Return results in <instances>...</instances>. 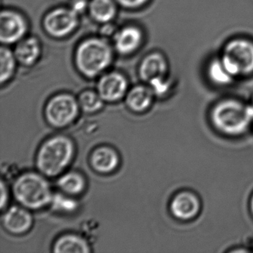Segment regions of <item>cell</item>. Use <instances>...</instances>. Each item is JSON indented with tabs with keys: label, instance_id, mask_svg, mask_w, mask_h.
<instances>
[{
	"label": "cell",
	"instance_id": "obj_1",
	"mask_svg": "<svg viewBox=\"0 0 253 253\" xmlns=\"http://www.w3.org/2000/svg\"><path fill=\"white\" fill-rule=\"evenodd\" d=\"M114 47L107 39L90 38L77 47L75 63L80 73L88 78L101 76L114 60Z\"/></svg>",
	"mask_w": 253,
	"mask_h": 253
},
{
	"label": "cell",
	"instance_id": "obj_2",
	"mask_svg": "<svg viewBox=\"0 0 253 253\" xmlns=\"http://www.w3.org/2000/svg\"><path fill=\"white\" fill-rule=\"evenodd\" d=\"M211 121L216 129L223 134L241 135L253 122V106L235 100H223L211 110Z\"/></svg>",
	"mask_w": 253,
	"mask_h": 253
},
{
	"label": "cell",
	"instance_id": "obj_3",
	"mask_svg": "<svg viewBox=\"0 0 253 253\" xmlns=\"http://www.w3.org/2000/svg\"><path fill=\"white\" fill-rule=\"evenodd\" d=\"M72 140L57 136L43 143L38 154L37 165L42 174L53 177L61 173L72 161L74 155Z\"/></svg>",
	"mask_w": 253,
	"mask_h": 253
},
{
	"label": "cell",
	"instance_id": "obj_4",
	"mask_svg": "<svg viewBox=\"0 0 253 253\" xmlns=\"http://www.w3.org/2000/svg\"><path fill=\"white\" fill-rule=\"evenodd\" d=\"M13 191L17 201L33 210L48 205L53 199L49 183L35 173H26L20 176L14 183Z\"/></svg>",
	"mask_w": 253,
	"mask_h": 253
},
{
	"label": "cell",
	"instance_id": "obj_5",
	"mask_svg": "<svg viewBox=\"0 0 253 253\" xmlns=\"http://www.w3.org/2000/svg\"><path fill=\"white\" fill-rule=\"evenodd\" d=\"M220 58L234 78L250 75L253 73V42L244 39L231 41Z\"/></svg>",
	"mask_w": 253,
	"mask_h": 253
},
{
	"label": "cell",
	"instance_id": "obj_6",
	"mask_svg": "<svg viewBox=\"0 0 253 253\" xmlns=\"http://www.w3.org/2000/svg\"><path fill=\"white\" fill-rule=\"evenodd\" d=\"M138 72L140 79L149 84L154 94L163 95L168 92L171 81L168 63L164 55L158 52L148 54L142 60Z\"/></svg>",
	"mask_w": 253,
	"mask_h": 253
},
{
	"label": "cell",
	"instance_id": "obj_7",
	"mask_svg": "<svg viewBox=\"0 0 253 253\" xmlns=\"http://www.w3.org/2000/svg\"><path fill=\"white\" fill-rule=\"evenodd\" d=\"M79 24V14L73 8H57L50 11L42 21L44 30L51 38L61 39L72 33Z\"/></svg>",
	"mask_w": 253,
	"mask_h": 253
},
{
	"label": "cell",
	"instance_id": "obj_8",
	"mask_svg": "<svg viewBox=\"0 0 253 253\" xmlns=\"http://www.w3.org/2000/svg\"><path fill=\"white\" fill-rule=\"evenodd\" d=\"M79 103L69 94L54 96L45 108V115L50 124L63 127L75 121L78 116Z\"/></svg>",
	"mask_w": 253,
	"mask_h": 253
},
{
	"label": "cell",
	"instance_id": "obj_9",
	"mask_svg": "<svg viewBox=\"0 0 253 253\" xmlns=\"http://www.w3.org/2000/svg\"><path fill=\"white\" fill-rule=\"evenodd\" d=\"M29 26L24 16L15 10H2L0 15V41L2 45L17 44L26 38Z\"/></svg>",
	"mask_w": 253,
	"mask_h": 253
},
{
	"label": "cell",
	"instance_id": "obj_10",
	"mask_svg": "<svg viewBox=\"0 0 253 253\" xmlns=\"http://www.w3.org/2000/svg\"><path fill=\"white\" fill-rule=\"evenodd\" d=\"M128 81L123 74L111 72L103 74L97 83V92L108 102L121 100L126 94Z\"/></svg>",
	"mask_w": 253,
	"mask_h": 253
},
{
	"label": "cell",
	"instance_id": "obj_11",
	"mask_svg": "<svg viewBox=\"0 0 253 253\" xmlns=\"http://www.w3.org/2000/svg\"><path fill=\"white\" fill-rule=\"evenodd\" d=\"M143 41V34L140 28L126 26L118 29L114 36V49L121 55H130L141 46Z\"/></svg>",
	"mask_w": 253,
	"mask_h": 253
},
{
	"label": "cell",
	"instance_id": "obj_12",
	"mask_svg": "<svg viewBox=\"0 0 253 253\" xmlns=\"http://www.w3.org/2000/svg\"><path fill=\"white\" fill-rule=\"evenodd\" d=\"M201 204L198 197L193 192L183 191L173 198L170 204L171 214L179 220L195 218L201 211Z\"/></svg>",
	"mask_w": 253,
	"mask_h": 253
},
{
	"label": "cell",
	"instance_id": "obj_13",
	"mask_svg": "<svg viewBox=\"0 0 253 253\" xmlns=\"http://www.w3.org/2000/svg\"><path fill=\"white\" fill-rule=\"evenodd\" d=\"M42 47L35 37H26L16 44L14 53L19 64L31 66L35 64L41 57Z\"/></svg>",
	"mask_w": 253,
	"mask_h": 253
},
{
	"label": "cell",
	"instance_id": "obj_14",
	"mask_svg": "<svg viewBox=\"0 0 253 253\" xmlns=\"http://www.w3.org/2000/svg\"><path fill=\"white\" fill-rule=\"evenodd\" d=\"M3 225L11 233L21 234L30 229L32 217L30 213L19 207L10 208L3 216Z\"/></svg>",
	"mask_w": 253,
	"mask_h": 253
},
{
	"label": "cell",
	"instance_id": "obj_15",
	"mask_svg": "<svg viewBox=\"0 0 253 253\" xmlns=\"http://www.w3.org/2000/svg\"><path fill=\"white\" fill-rule=\"evenodd\" d=\"M117 5L115 0H90L87 8L94 21L106 24L111 23L116 16Z\"/></svg>",
	"mask_w": 253,
	"mask_h": 253
},
{
	"label": "cell",
	"instance_id": "obj_16",
	"mask_svg": "<svg viewBox=\"0 0 253 253\" xmlns=\"http://www.w3.org/2000/svg\"><path fill=\"white\" fill-rule=\"evenodd\" d=\"M91 162L96 171L102 173L110 172L118 167L119 157L112 148L102 146L93 152Z\"/></svg>",
	"mask_w": 253,
	"mask_h": 253
},
{
	"label": "cell",
	"instance_id": "obj_17",
	"mask_svg": "<svg viewBox=\"0 0 253 253\" xmlns=\"http://www.w3.org/2000/svg\"><path fill=\"white\" fill-rule=\"evenodd\" d=\"M153 95V91L150 87L137 85L127 93L126 103L128 108L134 112H144L152 104Z\"/></svg>",
	"mask_w": 253,
	"mask_h": 253
},
{
	"label": "cell",
	"instance_id": "obj_18",
	"mask_svg": "<svg viewBox=\"0 0 253 253\" xmlns=\"http://www.w3.org/2000/svg\"><path fill=\"white\" fill-rule=\"evenodd\" d=\"M56 253H87L89 252L88 244L81 237L67 235L61 237L54 245Z\"/></svg>",
	"mask_w": 253,
	"mask_h": 253
},
{
	"label": "cell",
	"instance_id": "obj_19",
	"mask_svg": "<svg viewBox=\"0 0 253 253\" xmlns=\"http://www.w3.org/2000/svg\"><path fill=\"white\" fill-rule=\"evenodd\" d=\"M0 60H1L0 82L4 84L9 81L12 78L18 62L14 55V51H11L7 45H2L0 48Z\"/></svg>",
	"mask_w": 253,
	"mask_h": 253
},
{
	"label": "cell",
	"instance_id": "obj_20",
	"mask_svg": "<svg viewBox=\"0 0 253 253\" xmlns=\"http://www.w3.org/2000/svg\"><path fill=\"white\" fill-rule=\"evenodd\" d=\"M208 76L211 82L218 85H229L235 79L228 72L220 58L213 60L210 63Z\"/></svg>",
	"mask_w": 253,
	"mask_h": 253
},
{
	"label": "cell",
	"instance_id": "obj_21",
	"mask_svg": "<svg viewBox=\"0 0 253 253\" xmlns=\"http://www.w3.org/2000/svg\"><path fill=\"white\" fill-rule=\"evenodd\" d=\"M58 186L66 193L78 195L84 191L85 181L81 174L76 172H69L59 179Z\"/></svg>",
	"mask_w": 253,
	"mask_h": 253
},
{
	"label": "cell",
	"instance_id": "obj_22",
	"mask_svg": "<svg viewBox=\"0 0 253 253\" xmlns=\"http://www.w3.org/2000/svg\"><path fill=\"white\" fill-rule=\"evenodd\" d=\"M78 103L85 112H94L103 107V100L98 92L85 91L79 96Z\"/></svg>",
	"mask_w": 253,
	"mask_h": 253
},
{
	"label": "cell",
	"instance_id": "obj_23",
	"mask_svg": "<svg viewBox=\"0 0 253 253\" xmlns=\"http://www.w3.org/2000/svg\"><path fill=\"white\" fill-rule=\"evenodd\" d=\"M51 203L54 209L60 211H72L77 208V203L74 200L62 195H56L53 196Z\"/></svg>",
	"mask_w": 253,
	"mask_h": 253
},
{
	"label": "cell",
	"instance_id": "obj_24",
	"mask_svg": "<svg viewBox=\"0 0 253 253\" xmlns=\"http://www.w3.org/2000/svg\"><path fill=\"white\" fill-rule=\"evenodd\" d=\"M117 4L126 9H137L149 2V0H115Z\"/></svg>",
	"mask_w": 253,
	"mask_h": 253
},
{
	"label": "cell",
	"instance_id": "obj_25",
	"mask_svg": "<svg viewBox=\"0 0 253 253\" xmlns=\"http://www.w3.org/2000/svg\"><path fill=\"white\" fill-rule=\"evenodd\" d=\"M118 29L115 28V26L111 23H106L103 24V27L100 29V35L102 38L107 39L109 38H112L113 39L116 32H118Z\"/></svg>",
	"mask_w": 253,
	"mask_h": 253
},
{
	"label": "cell",
	"instance_id": "obj_26",
	"mask_svg": "<svg viewBox=\"0 0 253 253\" xmlns=\"http://www.w3.org/2000/svg\"><path fill=\"white\" fill-rule=\"evenodd\" d=\"M88 7V3H86L85 0H77L76 2L73 4V6L72 7L77 13L80 14V12L84 11V8Z\"/></svg>",
	"mask_w": 253,
	"mask_h": 253
},
{
	"label": "cell",
	"instance_id": "obj_27",
	"mask_svg": "<svg viewBox=\"0 0 253 253\" xmlns=\"http://www.w3.org/2000/svg\"><path fill=\"white\" fill-rule=\"evenodd\" d=\"M1 192H2V196H1V207L3 208L5 204H7L8 201V192H7L6 188L4 185L3 182L1 183Z\"/></svg>",
	"mask_w": 253,
	"mask_h": 253
},
{
	"label": "cell",
	"instance_id": "obj_28",
	"mask_svg": "<svg viewBox=\"0 0 253 253\" xmlns=\"http://www.w3.org/2000/svg\"><path fill=\"white\" fill-rule=\"evenodd\" d=\"M250 211H251L252 214H253V195H252L251 199H250Z\"/></svg>",
	"mask_w": 253,
	"mask_h": 253
}]
</instances>
